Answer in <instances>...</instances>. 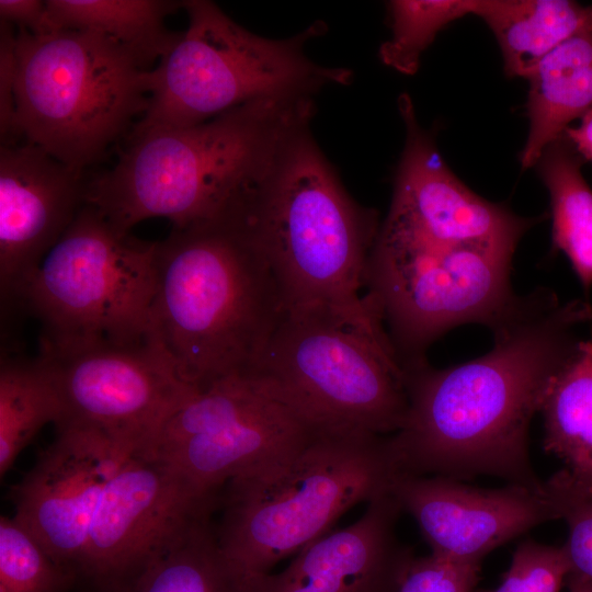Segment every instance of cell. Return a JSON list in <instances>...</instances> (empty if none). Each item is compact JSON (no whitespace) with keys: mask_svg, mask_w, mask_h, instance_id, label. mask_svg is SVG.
Wrapping results in <instances>:
<instances>
[{"mask_svg":"<svg viewBox=\"0 0 592 592\" xmlns=\"http://www.w3.org/2000/svg\"><path fill=\"white\" fill-rule=\"evenodd\" d=\"M500 47L508 77L525 78L571 36L592 31V5L570 0H475Z\"/></svg>","mask_w":592,"mask_h":592,"instance_id":"ffe728a7","label":"cell"},{"mask_svg":"<svg viewBox=\"0 0 592 592\" xmlns=\"http://www.w3.org/2000/svg\"><path fill=\"white\" fill-rule=\"evenodd\" d=\"M384 323L369 294L285 309L254 372L319 428L394 434L408 412L406 365Z\"/></svg>","mask_w":592,"mask_h":592,"instance_id":"8992f818","label":"cell"},{"mask_svg":"<svg viewBox=\"0 0 592 592\" xmlns=\"http://www.w3.org/2000/svg\"><path fill=\"white\" fill-rule=\"evenodd\" d=\"M583 159L561 135L535 163L550 200L551 251L566 255L583 289L592 287V187Z\"/></svg>","mask_w":592,"mask_h":592,"instance_id":"cb8c5ba5","label":"cell"},{"mask_svg":"<svg viewBox=\"0 0 592 592\" xmlns=\"http://www.w3.org/2000/svg\"><path fill=\"white\" fill-rule=\"evenodd\" d=\"M398 474L388 436L322 429L292 457L223 487L218 544L246 573L267 574L351 508L387 492Z\"/></svg>","mask_w":592,"mask_h":592,"instance_id":"277c9868","label":"cell"},{"mask_svg":"<svg viewBox=\"0 0 592 592\" xmlns=\"http://www.w3.org/2000/svg\"><path fill=\"white\" fill-rule=\"evenodd\" d=\"M308 126L289 136L248 197L246 219L285 309L360 306L377 214L346 193Z\"/></svg>","mask_w":592,"mask_h":592,"instance_id":"5b68a950","label":"cell"},{"mask_svg":"<svg viewBox=\"0 0 592 592\" xmlns=\"http://www.w3.org/2000/svg\"><path fill=\"white\" fill-rule=\"evenodd\" d=\"M61 407L55 425L94 429L130 453L144 451L160 425L196 391L148 340L39 354Z\"/></svg>","mask_w":592,"mask_h":592,"instance_id":"4fadbf2b","label":"cell"},{"mask_svg":"<svg viewBox=\"0 0 592 592\" xmlns=\"http://www.w3.org/2000/svg\"><path fill=\"white\" fill-rule=\"evenodd\" d=\"M61 407L50 376L39 356L35 360L2 356L0 365V475L47 423L55 425Z\"/></svg>","mask_w":592,"mask_h":592,"instance_id":"d4e9b609","label":"cell"},{"mask_svg":"<svg viewBox=\"0 0 592 592\" xmlns=\"http://www.w3.org/2000/svg\"><path fill=\"white\" fill-rule=\"evenodd\" d=\"M528 136L520 155L523 169L592 110V31L578 33L544 57L526 77Z\"/></svg>","mask_w":592,"mask_h":592,"instance_id":"d6986e66","label":"cell"},{"mask_svg":"<svg viewBox=\"0 0 592 592\" xmlns=\"http://www.w3.org/2000/svg\"><path fill=\"white\" fill-rule=\"evenodd\" d=\"M88 178L27 141L0 148L2 306L60 239L86 204Z\"/></svg>","mask_w":592,"mask_h":592,"instance_id":"e0dca14e","label":"cell"},{"mask_svg":"<svg viewBox=\"0 0 592 592\" xmlns=\"http://www.w3.org/2000/svg\"><path fill=\"white\" fill-rule=\"evenodd\" d=\"M563 136L584 162H592V110L581 117L578 126H568Z\"/></svg>","mask_w":592,"mask_h":592,"instance_id":"d6a6232c","label":"cell"},{"mask_svg":"<svg viewBox=\"0 0 592 592\" xmlns=\"http://www.w3.org/2000/svg\"><path fill=\"white\" fill-rule=\"evenodd\" d=\"M513 253L441 247L379 228L365 284L405 365L424 360L439 337L467 322L491 327L514 304Z\"/></svg>","mask_w":592,"mask_h":592,"instance_id":"30bf717a","label":"cell"},{"mask_svg":"<svg viewBox=\"0 0 592 592\" xmlns=\"http://www.w3.org/2000/svg\"><path fill=\"white\" fill-rule=\"evenodd\" d=\"M71 577L14 517H0V592H68Z\"/></svg>","mask_w":592,"mask_h":592,"instance_id":"4316f807","label":"cell"},{"mask_svg":"<svg viewBox=\"0 0 592 592\" xmlns=\"http://www.w3.org/2000/svg\"><path fill=\"white\" fill-rule=\"evenodd\" d=\"M181 2L164 0H48L52 30L73 29L104 36L130 53L147 70L167 54L181 32L164 19Z\"/></svg>","mask_w":592,"mask_h":592,"instance_id":"7402d4cb","label":"cell"},{"mask_svg":"<svg viewBox=\"0 0 592 592\" xmlns=\"http://www.w3.org/2000/svg\"><path fill=\"white\" fill-rule=\"evenodd\" d=\"M480 565L459 563L434 555L412 558L396 592H474Z\"/></svg>","mask_w":592,"mask_h":592,"instance_id":"f546056e","label":"cell"},{"mask_svg":"<svg viewBox=\"0 0 592 592\" xmlns=\"http://www.w3.org/2000/svg\"><path fill=\"white\" fill-rule=\"evenodd\" d=\"M156 248L84 204L12 303L39 322L41 353L151 340Z\"/></svg>","mask_w":592,"mask_h":592,"instance_id":"9c48e42d","label":"cell"},{"mask_svg":"<svg viewBox=\"0 0 592 592\" xmlns=\"http://www.w3.org/2000/svg\"><path fill=\"white\" fill-rule=\"evenodd\" d=\"M592 320L581 299L560 304L549 289L517 297L492 326L482 356L448 368L406 364L408 412L388 436L399 474L453 479L493 475L542 490L528 454V428L545 394Z\"/></svg>","mask_w":592,"mask_h":592,"instance_id":"6da1fadb","label":"cell"},{"mask_svg":"<svg viewBox=\"0 0 592 592\" xmlns=\"http://www.w3.org/2000/svg\"><path fill=\"white\" fill-rule=\"evenodd\" d=\"M565 584L569 592H592V580L574 571L567 576Z\"/></svg>","mask_w":592,"mask_h":592,"instance_id":"836d02e7","label":"cell"},{"mask_svg":"<svg viewBox=\"0 0 592 592\" xmlns=\"http://www.w3.org/2000/svg\"><path fill=\"white\" fill-rule=\"evenodd\" d=\"M322 428L255 372L215 382L186 398L145 449L172 466L202 498L232 478L292 457Z\"/></svg>","mask_w":592,"mask_h":592,"instance_id":"8fae6325","label":"cell"},{"mask_svg":"<svg viewBox=\"0 0 592 592\" xmlns=\"http://www.w3.org/2000/svg\"><path fill=\"white\" fill-rule=\"evenodd\" d=\"M16 32L13 25L0 23V129L1 145L20 139L16 128Z\"/></svg>","mask_w":592,"mask_h":592,"instance_id":"4dcf8cb0","label":"cell"},{"mask_svg":"<svg viewBox=\"0 0 592 592\" xmlns=\"http://www.w3.org/2000/svg\"><path fill=\"white\" fill-rule=\"evenodd\" d=\"M398 109L406 143L383 230L441 247L473 246L514 253L537 221L477 195L449 169L435 138L418 122L412 100L402 93Z\"/></svg>","mask_w":592,"mask_h":592,"instance_id":"5bb4252c","label":"cell"},{"mask_svg":"<svg viewBox=\"0 0 592 592\" xmlns=\"http://www.w3.org/2000/svg\"><path fill=\"white\" fill-rule=\"evenodd\" d=\"M311 116V96L273 95L194 126L133 128L115 164L88 178L86 204L125 234L155 217L214 219L250 196Z\"/></svg>","mask_w":592,"mask_h":592,"instance_id":"7a4b0ae2","label":"cell"},{"mask_svg":"<svg viewBox=\"0 0 592 592\" xmlns=\"http://www.w3.org/2000/svg\"><path fill=\"white\" fill-rule=\"evenodd\" d=\"M150 70L126 49L83 30L16 31V128L84 171L144 115Z\"/></svg>","mask_w":592,"mask_h":592,"instance_id":"52a82bcc","label":"cell"},{"mask_svg":"<svg viewBox=\"0 0 592 592\" xmlns=\"http://www.w3.org/2000/svg\"><path fill=\"white\" fill-rule=\"evenodd\" d=\"M402 509L387 492L351 525L307 545L281 572L254 578V592H396L413 558L396 535Z\"/></svg>","mask_w":592,"mask_h":592,"instance_id":"ac0fdd59","label":"cell"},{"mask_svg":"<svg viewBox=\"0 0 592 592\" xmlns=\"http://www.w3.org/2000/svg\"><path fill=\"white\" fill-rule=\"evenodd\" d=\"M56 428L54 441L11 489L13 516L75 584L100 498L134 453L94 429Z\"/></svg>","mask_w":592,"mask_h":592,"instance_id":"9a60e30c","label":"cell"},{"mask_svg":"<svg viewBox=\"0 0 592 592\" xmlns=\"http://www.w3.org/2000/svg\"><path fill=\"white\" fill-rule=\"evenodd\" d=\"M217 502L200 497L166 460L135 452L100 498L73 590L125 592L191 519Z\"/></svg>","mask_w":592,"mask_h":592,"instance_id":"7c38bea8","label":"cell"},{"mask_svg":"<svg viewBox=\"0 0 592 592\" xmlns=\"http://www.w3.org/2000/svg\"><path fill=\"white\" fill-rule=\"evenodd\" d=\"M205 511L180 531L125 592H254V578L221 550Z\"/></svg>","mask_w":592,"mask_h":592,"instance_id":"44dd1931","label":"cell"},{"mask_svg":"<svg viewBox=\"0 0 592 592\" xmlns=\"http://www.w3.org/2000/svg\"><path fill=\"white\" fill-rule=\"evenodd\" d=\"M475 0H394L388 2L391 36L379 48L384 65L414 75L423 52L449 23L473 14Z\"/></svg>","mask_w":592,"mask_h":592,"instance_id":"484cf974","label":"cell"},{"mask_svg":"<svg viewBox=\"0 0 592 592\" xmlns=\"http://www.w3.org/2000/svg\"><path fill=\"white\" fill-rule=\"evenodd\" d=\"M539 411L545 451L558 456L573 481L592 492V339L578 341Z\"/></svg>","mask_w":592,"mask_h":592,"instance_id":"603a6c76","label":"cell"},{"mask_svg":"<svg viewBox=\"0 0 592 592\" xmlns=\"http://www.w3.org/2000/svg\"><path fill=\"white\" fill-rule=\"evenodd\" d=\"M187 29L150 70L147 110L134 128L189 127L248 102L307 95L328 84H349L352 72L325 67L305 54L326 31L322 22L287 39L259 36L214 2L182 1Z\"/></svg>","mask_w":592,"mask_h":592,"instance_id":"ba28073f","label":"cell"},{"mask_svg":"<svg viewBox=\"0 0 592 592\" xmlns=\"http://www.w3.org/2000/svg\"><path fill=\"white\" fill-rule=\"evenodd\" d=\"M415 520L432 555L459 563L482 558L531 528L558 519L544 488L482 489L443 476L397 475L390 487Z\"/></svg>","mask_w":592,"mask_h":592,"instance_id":"2e32d148","label":"cell"},{"mask_svg":"<svg viewBox=\"0 0 592 592\" xmlns=\"http://www.w3.org/2000/svg\"><path fill=\"white\" fill-rule=\"evenodd\" d=\"M544 482L558 519L565 520L568 527L562 547L571 571L592 580V492L573 481L565 469Z\"/></svg>","mask_w":592,"mask_h":592,"instance_id":"83f0119b","label":"cell"},{"mask_svg":"<svg viewBox=\"0 0 592 592\" xmlns=\"http://www.w3.org/2000/svg\"><path fill=\"white\" fill-rule=\"evenodd\" d=\"M0 18L1 21L31 34L39 35L52 31L46 1L1 0Z\"/></svg>","mask_w":592,"mask_h":592,"instance_id":"1f68e13d","label":"cell"},{"mask_svg":"<svg viewBox=\"0 0 592 592\" xmlns=\"http://www.w3.org/2000/svg\"><path fill=\"white\" fill-rule=\"evenodd\" d=\"M243 206L157 241L150 335L196 390L254 372L285 312Z\"/></svg>","mask_w":592,"mask_h":592,"instance_id":"3957f363","label":"cell"},{"mask_svg":"<svg viewBox=\"0 0 592 592\" xmlns=\"http://www.w3.org/2000/svg\"><path fill=\"white\" fill-rule=\"evenodd\" d=\"M571 570L562 546L526 540L516 547L502 582L477 592H560Z\"/></svg>","mask_w":592,"mask_h":592,"instance_id":"f1b7e54d","label":"cell"}]
</instances>
